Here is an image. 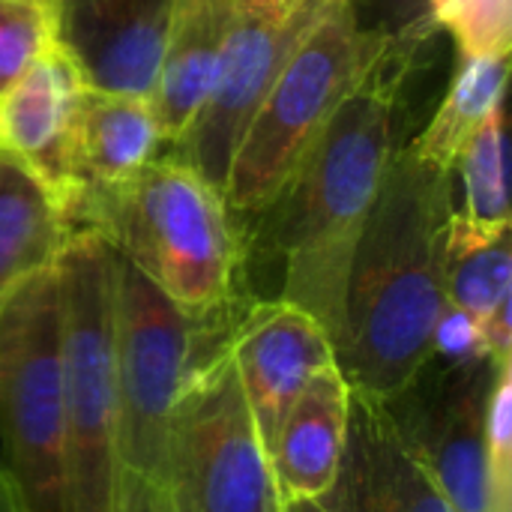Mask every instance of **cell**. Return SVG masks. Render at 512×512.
I'll return each mask as SVG.
<instances>
[{
	"mask_svg": "<svg viewBox=\"0 0 512 512\" xmlns=\"http://www.w3.org/2000/svg\"><path fill=\"white\" fill-rule=\"evenodd\" d=\"M450 213V171L423 162L411 144L396 150L357 240L333 336L336 366L354 393L387 405L432 363L447 309Z\"/></svg>",
	"mask_w": 512,
	"mask_h": 512,
	"instance_id": "obj_1",
	"label": "cell"
},
{
	"mask_svg": "<svg viewBox=\"0 0 512 512\" xmlns=\"http://www.w3.org/2000/svg\"><path fill=\"white\" fill-rule=\"evenodd\" d=\"M390 57L393 48L339 105L282 195L270 204L276 210L273 246L282 255L279 300L309 312L330 339L342 318L357 240L396 153V78L387 72Z\"/></svg>",
	"mask_w": 512,
	"mask_h": 512,
	"instance_id": "obj_2",
	"label": "cell"
},
{
	"mask_svg": "<svg viewBox=\"0 0 512 512\" xmlns=\"http://www.w3.org/2000/svg\"><path fill=\"white\" fill-rule=\"evenodd\" d=\"M222 189L177 156L150 162L129 186L87 201L75 231L102 234L183 312L210 318L234 294L240 237Z\"/></svg>",
	"mask_w": 512,
	"mask_h": 512,
	"instance_id": "obj_3",
	"label": "cell"
},
{
	"mask_svg": "<svg viewBox=\"0 0 512 512\" xmlns=\"http://www.w3.org/2000/svg\"><path fill=\"white\" fill-rule=\"evenodd\" d=\"M390 48V36L360 27L351 0H324L231 153L222 183L231 213L270 210L330 117Z\"/></svg>",
	"mask_w": 512,
	"mask_h": 512,
	"instance_id": "obj_4",
	"label": "cell"
},
{
	"mask_svg": "<svg viewBox=\"0 0 512 512\" xmlns=\"http://www.w3.org/2000/svg\"><path fill=\"white\" fill-rule=\"evenodd\" d=\"M66 426V512H117L120 402L114 369V246L72 231L54 258Z\"/></svg>",
	"mask_w": 512,
	"mask_h": 512,
	"instance_id": "obj_5",
	"label": "cell"
},
{
	"mask_svg": "<svg viewBox=\"0 0 512 512\" xmlns=\"http://www.w3.org/2000/svg\"><path fill=\"white\" fill-rule=\"evenodd\" d=\"M0 468L24 512H66L60 291L54 264L0 303Z\"/></svg>",
	"mask_w": 512,
	"mask_h": 512,
	"instance_id": "obj_6",
	"label": "cell"
},
{
	"mask_svg": "<svg viewBox=\"0 0 512 512\" xmlns=\"http://www.w3.org/2000/svg\"><path fill=\"white\" fill-rule=\"evenodd\" d=\"M225 342L195 363L171 411L159 483L174 512H273L279 501Z\"/></svg>",
	"mask_w": 512,
	"mask_h": 512,
	"instance_id": "obj_7",
	"label": "cell"
},
{
	"mask_svg": "<svg viewBox=\"0 0 512 512\" xmlns=\"http://www.w3.org/2000/svg\"><path fill=\"white\" fill-rule=\"evenodd\" d=\"M114 252V369L123 474L162 480L165 438L177 396L201 348V324Z\"/></svg>",
	"mask_w": 512,
	"mask_h": 512,
	"instance_id": "obj_8",
	"label": "cell"
},
{
	"mask_svg": "<svg viewBox=\"0 0 512 512\" xmlns=\"http://www.w3.org/2000/svg\"><path fill=\"white\" fill-rule=\"evenodd\" d=\"M321 6L324 0H237L210 96L189 129L171 144V156L222 189L231 153L252 111Z\"/></svg>",
	"mask_w": 512,
	"mask_h": 512,
	"instance_id": "obj_9",
	"label": "cell"
},
{
	"mask_svg": "<svg viewBox=\"0 0 512 512\" xmlns=\"http://www.w3.org/2000/svg\"><path fill=\"white\" fill-rule=\"evenodd\" d=\"M504 360L444 363L435 384L414 378L387 411L426 462L456 512H492L486 477V408Z\"/></svg>",
	"mask_w": 512,
	"mask_h": 512,
	"instance_id": "obj_10",
	"label": "cell"
},
{
	"mask_svg": "<svg viewBox=\"0 0 512 512\" xmlns=\"http://www.w3.org/2000/svg\"><path fill=\"white\" fill-rule=\"evenodd\" d=\"M84 90L81 69L60 45L48 48L0 90V153L12 156L45 186L69 231L81 201L75 135Z\"/></svg>",
	"mask_w": 512,
	"mask_h": 512,
	"instance_id": "obj_11",
	"label": "cell"
},
{
	"mask_svg": "<svg viewBox=\"0 0 512 512\" xmlns=\"http://www.w3.org/2000/svg\"><path fill=\"white\" fill-rule=\"evenodd\" d=\"M270 459L276 432L309 378L336 363L330 333L285 300L252 306L225 342Z\"/></svg>",
	"mask_w": 512,
	"mask_h": 512,
	"instance_id": "obj_12",
	"label": "cell"
},
{
	"mask_svg": "<svg viewBox=\"0 0 512 512\" xmlns=\"http://www.w3.org/2000/svg\"><path fill=\"white\" fill-rule=\"evenodd\" d=\"M330 512H456L384 402L351 390V426Z\"/></svg>",
	"mask_w": 512,
	"mask_h": 512,
	"instance_id": "obj_13",
	"label": "cell"
},
{
	"mask_svg": "<svg viewBox=\"0 0 512 512\" xmlns=\"http://www.w3.org/2000/svg\"><path fill=\"white\" fill-rule=\"evenodd\" d=\"M171 0H54L57 45L99 90L150 96Z\"/></svg>",
	"mask_w": 512,
	"mask_h": 512,
	"instance_id": "obj_14",
	"label": "cell"
},
{
	"mask_svg": "<svg viewBox=\"0 0 512 512\" xmlns=\"http://www.w3.org/2000/svg\"><path fill=\"white\" fill-rule=\"evenodd\" d=\"M348 426L351 387L333 363L309 378L270 447L279 501H321L333 489L348 444Z\"/></svg>",
	"mask_w": 512,
	"mask_h": 512,
	"instance_id": "obj_15",
	"label": "cell"
},
{
	"mask_svg": "<svg viewBox=\"0 0 512 512\" xmlns=\"http://www.w3.org/2000/svg\"><path fill=\"white\" fill-rule=\"evenodd\" d=\"M165 135L150 96L84 90L75 135V165L81 180V201L72 213V231L87 201L129 186L150 162L159 159Z\"/></svg>",
	"mask_w": 512,
	"mask_h": 512,
	"instance_id": "obj_16",
	"label": "cell"
},
{
	"mask_svg": "<svg viewBox=\"0 0 512 512\" xmlns=\"http://www.w3.org/2000/svg\"><path fill=\"white\" fill-rule=\"evenodd\" d=\"M237 0H171L150 102L174 144L210 96Z\"/></svg>",
	"mask_w": 512,
	"mask_h": 512,
	"instance_id": "obj_17",
	"label": "cell"
},
{
	"mask_svg": "<svg viewBox=\"0 0 512 512\" xmlns=\"http://www.w3.org/2000/svg\"><path fill=\"white\" fill-rule=\"evenodd\" d=\"M69 234L45 186L0 153V303L15 285L51 267Z\"/></svg>",
	"mask_w": 512,
	"mask_h": 512,
	"instance_id": "obj_18",
	"label": "cell"
},
{
	"mask_svg": "<svg viewBox=\"0 0 512 512\" xmlns=\"http://www.w3.org/2000/svg\"><path fill=\"white\" fill-rule=\"evenodd\" d=\"M444 294L450 309L474 318L480 327L510 303V228L486 231L453 210L444 237Z\"/></svg>",
	"mask_w": 512,
	"mask_h": 512,
	"instance_id": "obj_19",
	"label": "cell"
},
{
	"mask_svg": "<svg viewBox=\"0 0 512 512\" xmlns=\"http://www.w3.org/2000/svg\"><path fill=\"white\" fill-rule=\"evenodd\" d=\"M510 54L462 57V66L429 126L411 141L414 153L438 171H453L480 123L504 105Z\"/></svg>",
	"mask_w": 512,
	"mask_h": 512,
	"instance_id": "obj_20",
	"label": "cell"
},
{
	"mask_svg": "<svg viewBox=\"0 0 512 512\" xmlns=\"http://www.w3.org/2000/svg\"><path fill=\"white\" fill-rule=\"evenodd\" d=\"M465 210L471 225L486 231L510 228V195H507V141H504V105L492 111L480 129L468 138L459 159Z\"/></svg>",
	"mask_w": 512,
	"mask_h": 512,
	"instance_id": "obj_21",
	"label": "cell"
},
{
	"mask_svg": "<svg viewBox=\"0 0 512 512\" xmlns=\"http://www.w3.org/2000/svg\"><path fill=\"white\" fill-rule=\"evenodd\" d=\"M54 45V0H0V90Z\"/></svg>",
	"mask_w": 512,
	"mask_h": 512,
	"instance_id": "obj_22",
	"label": "cell"
},
{
	"mask_svg": "<svg viewBox=\"0 0 512 512\" xmlns=\"http://www.w3.org/2000/svg\"><path fill=\"white\" fill-rule=\"evenodd\" d=\"M435 24L456 36L462 57L510 54L512 0H450Z\"/></svg>",
	"mask_w": 512,
	"mask_h": 512,
	"instance_id": "obj_23",
	"label": "cell"
},
{
	"mask_svg": "<svg viewBox=\"0 0 512 512\" xmlns=\"http://www.w3.org/2000/svg\"><path fill=\"white\" fill-rule=\"evenodd\" d=\"M486 477L492 512L512 510V363L498 366L486 408Z\"/></svg>",
	"mask_w": 512,
	"mask_h": 512,
	"instance_id": "obj_24",
	"label": "cell"
},
{
	"mask_svg": "<svg viewBox=\"0 0 512 512\" xmlns=\"http://www.w3.org/2000/svg\"><path fill=\"white\" fill-rule=\"evenodd\" d=\"M432 357H441L444 363L450 366H462V363H480V360H495L489 345H486V336H483V327L456 312V309H444L438 327H435V336H432Z\"/></svg>",
	"mask_w": 512,
	"mask_h": 512,
	"instance_id": "obj_25",
	"label": "cell"
},
{
	"mask_svg": "<svg viewBox=\"0 0 512 512\" xmlns=\"http://www.w3.org/2000/svg\"><path fill=\"white\" fill-rule=\"evenodd\" d=\"M117 512H174L165 495V486L147 477L123 474L120 486V510Z\"/></svg>",
	"mask_w": 512,
	"mask_h": 512,
	"instance_id": "obj_26",
	"label": "cell"
},
{
	"mask_svg": "<svg viewBox=\"0 0 512 512\" xmlns=\"http://www.w3.org/2000/svg\"><path fill=\"white\" fill-rule=\"evenodd\" d=\"M0 512H24L21 510V504H18V495H15V489H12V483H9V477H6V471L0 468Z\"/></svg>",
	"mask_w": 512,
	"mask_h": 512,
	"instance_id": "obj_27",
	"label": "cell"
},
{
	"mask_svg": "<svg viewBox=\"0 0 512 512\" xmlns=\"http://www.w3.org/2000/svg\"><path fill=\"white\" fill-rule=\"evenodd\" d=\"M282 512H330L321 501H279Z\"/></svg>",
	"mask_w": 512,
	"mask_h": 512,
	"instance_id": "obj_28",
	"label": "cell"
},
{
	"mask_svg": "<svg viewBox=\"0 0 512 512\" xmlns=\"http://www.w3.org/2000/svg\"><path fill=\"white\" fill-rule=\"evenodd\" d=\"M273 512H282V510H279V501H276V507H273Z\"/></svg>",
	"mask_w": 512,
	"mask_h": 512,
	"instance_id": "obj_29",
	"label": "cell"
}]
</instances>
